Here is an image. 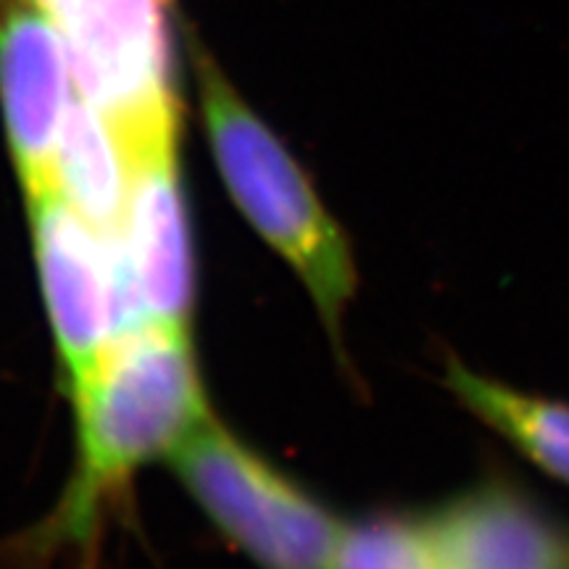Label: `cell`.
Here are the masks:
<instances>
[{
    "label": "cell",
    "mask_w": 569,
    "mask_h": 569,
    "mask_svg": "<svg viewBox=\"0 0 569 569\" xmlns=\"http://www.w3.org/2000/svg\"><path fill=\"white\" fill-rule=\"evenodd\" d=\"M193 63L203 130L234 209L293 269L332 351L348 367L343 325L359 290L351 238L303 163L232 88L211 56L198 48Z\"/></svg>",
    "instance_id": "6da1fadb"
},
{
    "label": "cell",
    "mask_w": 569,
    "mask_h": 569,
    "mask_svg": "<svg viewBox=\"0 0 569 569\" xmlns=\"http://www.w3.org/2000/svg\"><path fill=\"white\" fill-rule=\"evenodd\" d=\"M77 409V472L63 517L82 528L98 498L140 467L169 459L213 417L188 327L132 325L119 332Z\"/></svg>",
    "instance_id": "7a4b0ae2"
},
{
    "label": "cell",
    "mask_w": 569,
    "mask_h": 569,
    "mask_svg": "<svg viewBox=\"0 0 569 569\" xmlns=\"http://www.w3.org/2000/svg\"><path fill=\"white\" fill-rule=\"evenodd\" d=\"M167 461L213 528L259 569H332L346 519L213 417Z\"/></svg>",
    "instance_id": "3957f363"
},
{
    "label": "cell",
    "mask_w": 569,
    "mask_h": 569,
    "mask_svg": "<svg viewBox=\"0 0 569 569\" xmlns=\"http://www.w3.org/2000/svg\"><path fill=\"white\" fill-rule=\"evenodd\" d=\"M67 48L74 90L113 127L127 151L177 138L163 0H32Z\"/></svg>",
    "instance_id": "277c9868"
},
{
    "label": "cell",
    "mask_w": 569,
    "mask_h": 569,
    "mask_svg": "<svg viewBox=\"0 0 569 569\" xmlns=\"http://www.w3.org/2000/svg\"><path fill=\"white\" fill-rule=\"evenodd\" d=\"M42 303L69 398L90 380L113 338L127 330L113 238L82 219L53 188L27 193Z\"/></svg>",
    "instance_id": "5b68a950"
},
{
    "label": "cell",
    "mask_w": 569,
    "mask_h": 569,
    "mask_svg": "<svg viewBox=\"0 0 569 569\" xmlns=\"http://www.w3.org/2000/svg\"><path fill=\"white\" fill-rule=\"evenodd\" d=\"M127 156L130 188L111 238L130 327H188L196 298V267L177 140L151 142L127 151Z\"/></svg>",
    "instance_id": "8992f818"
},
{
    "label": "cell",
    "mask_w": 569,
    "mask_h": 569,
    "mask_svg": "<svg viewBox=\"0 0 569 569\" xmlns=\"http://www.w3.org/2000/svg\"><path fill=\"white\" fill-rule=\"evenodd\" d=\"M443 569H569V522L507 472L419 511Z\"/></svg>",
    "instance_id": "52a82bcc"
},
{
    "label": "cell",
    "mask_w": 569,
    "mask_h": 569,
    "mask_svg": "<svg viewBox=\"0 0 569 569\" xmlns=\"http://www.w3.org/2000/svg\"><path fill=\"white\" fill-rule=\"evenodd\" d=\"M61 34L32 0H0V111L24 196L46 188L74 103Z\"/></svg>",
    "instance_id": "ba28073f"
},
{
    "label": "cell",
    "mask_w": 569,
    "mask_h": 569,
    "mask_svg": "<svg viewBox=\"0 0 569 569\" xmlns=\"http://www.w3.org/2000/svg\"><path fill=\"white\" fill-rule=\"evenodd\" d=\"M443 388L469 417L507 440L522 459L569 488V403L509 386L469 367L457 353L443 359Z\"/></svg>",
    "instance_id": "9c48e42d"
},
{
    "label": "cell",
    "mask_w": 569,
    "mask_h": 569,
    "mask_svg": "<svg viewBox=\"0 0 569 569\" xmlns=\"http://www.w3.org/2000/svg\"><path fill=\"white\" fill-rule=\"evenodd\" d=\"M46 188H53L63 203L98 230L106 234L117 230L130 188V156L103 113L80 96L61 127Z\"/></svg>",
    "instance_id": "30bf717a"
},
{
    "label": "cell",
    "mask_w": 569,
    "mask_h": 569,
    "mask_svg": "<svg viewBox=\"0 0 569 569\" xmlns=\"http://www.w3.org/2000/svg\"><path fill=\"white\" fill-rule=\"evenodd\" d=\"M332 569H443L419 511H377L340 532Z\"/></svg>",
    "instance_id": "8fae6325"
}]
</instances>
